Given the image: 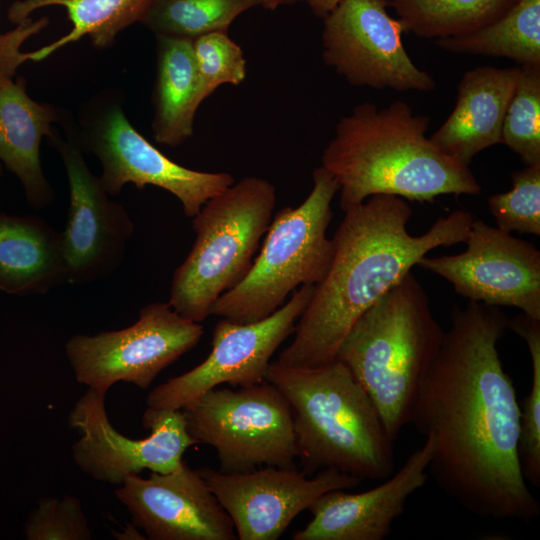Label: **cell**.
<instances>
[{"mask_svg": "<svg viewBox=\"0 0 540 540\" xmlns=\"http://www.w3.org/2000/svg\"><path fill=\"white\" fill-rule=\"evenodd\" d=\"M501 143L514 151L526 166L540 163V65L518 66Z\"/></svg>", "mask_w": 540, "mask_h": 540, "instance_id": "27", "label": "cell"}, {"mask_svg": "<svg viewBox=\"0 0 540 540\" xmlns=\"http://www.w3.org/2000/svg\"><path fill=\"white\" fill-rule=\"evenodd\" d=\"M204 333L169 304L154 302L129 327L95 335L77 334L65 353L78 383L106 394L118 382L146 389L158 374L193 349Z\"/></svg>", "mask_w": 540, "mask_h": 540, "instance_id": "10", "label": "cell"}, {"mask_svg": "<svg viewBox=\"0 0 540 540\" xmlns=\"http://www.w3.org/2000/svg\"><path fill=\"white\" fill-rule=\"evenodd\" d=\"M430 119L396 100L379 109L365 102L343 116L324 148L321 166L339 184L341 210L376 194L432 202L445 194L477 195L469 166L440 151L426 136Z\"/></svg>", "mask_w": 540, "mask_h": 540, "instance_id": "3", "label": "cell"}, {"mask_svg": "<svg viewBox=\"0 0 540 540\" xmlns=\"http://www.w3.org/2000/svg\"><path fill=\"white\" fill-rule=\"evenodd\" d=\"M275 204L273 184L248 176L201 207L193 217V246L172 276L168 304L177 313L203 322L214 302L246 276Z\"/></svg>", "mask_w": 540, "mask_h": 540, "instance_id": "6", "label": "cell"}, {"mask_svg": "<svg viewBox=\"0 0 540 540\" xmlns=\"http://www.w3.org/2000/svg\"><path fill=\"white\" fill-rule=\"evenodd\" d=\"M517 77L518 67L481 66L465 72L457 86L455 106L429 137L431 142L466 166L479 152L501 143Z\"/></svg>", "mask_w": 540, "mask_h": 540, "instance_id": "20", "label": "cell"}, {"mask_svg": "<svg viewBox=\"0 0 540 540\" xmlns=\"http://www.w3.org/2000/svg\"><path fill=\"white\" fill-rule=\"evenodd\" d=\"M434 440L413 451L402 467L373 489L360 493L332 490L308 508L312 519L293 540H383L407 499L427 482Z\"/></svg>", "mask_w": 540, "mask_h": 540, "instance_id": "19", "label": "cell"}, {"mask_svg": "<svg viewBox=\"0 0 540 540\" xmlns=\"http://www.w3.org/2000/svg\"><path fill=\"white\" fill-rule=\"evenodd\" d=\"M28 540H90L87 518L78 497H42L25 525Z\"/></svg>", "mask_w": 540, "mask_h": 540, "instance_id": "31", "label": "cell"}, {"mask_svg": "<svg viewBox=\"0 0 540 540\" xmlns=\"http://www.w3.org/2000/svg\"><path fill=\"white\" fill-rule=\"evenodd\" d=\"M512 188L487 199L497 227L540 235V163L511 173Z\"/></svg>", "mask_w": 540, "mask_h": 540, "instance_id": "29", "label": "cell"}, {"mask_svg": "<svg viewBox=\"0 0 540 540\" xmlns=\"http://www.w3.org/2000/svg\"><path fill=\"white\" fill-rule=\"evenodd\" d=\"M142 424L150 430L148 437L124 436L109 421L105 394L88 388L68 415L69 427L80 432L72 445L75 464L93 479L112 485L144 469L161 474L179 469L184 452L196 445L182 410L148 407Z\"/></svg>", "mask_w": 540, "mask_h": 540, "instance_id": "13", "label": "cell"}, {"mask_svg": "<svg viewBox=\"0 0 540 540\" xmlns=\"http://www.w3.org/2000/svg\"><path fill=\"white\" fill-rule=\"evenodd\" d=\"M133 525L152 540H235L230 516L198 470L185 462L149 478L129 475L115 491Z\"/></svg>", "mask_w": 540, "mask_h": 540, "instance_id": "18", "label": "cell"}, {"mask_svg": "<svg viewBox=\"0 0 540 540\" xmlns=\"http://www.w3.org/2000/svg\"><path fill=\"white\" fill-rule=\"evenodd\" d=\"M332 240L325 277L295 325L293 341L277 363L316 367L336 360L360 316L395 287L431 250L465 242L472 213L455 210L422 235L407 231L412 209L405 199L376 194L346 211Z\"/></svg>", "mask_w": 540, "mask_h": 540, "instance_id": "2", "label": "cell"}, {"mask_svg": "<svg viewBox=\"0 0 540 540\" xmlns=\"http://www.w3.org/2000/svg\"><path fill=\"white\" fill-rule=\"evenodd\" d=\"M202 102L193 39L156 36L152 120L156 142L177 147L189 139Z\"/></svg>", "mask_w": 540, "mask_h": 540, "instance_id": "22", "label": "cell"}, {"mask_svg": "<svg viewBox=\"0 0 540 540\" xmlns=\"http://www.w3.org/2000/svg\"><path fill=\"white\" fill-rule=\"evenodd\" d=\"M459 254L422 257L417 265L449 281L469 301L516 307L540 320V251L532 243L475 219Z\"/></svg>", "mask_w": 540, "mask_h": 540, "instance_id": "15", "label": "cell"}, {"mask_svg": "<svg viewBox=\"0 0 540 540\" xmlns=\"http://www.w3.org/2000/svg\"><path fill=\"white\" fill-rule=\"evenodd\" d=\"M307 3L312 13L324 18L341 0H302Z\"/></svg>", "mask_w": 540, "mask_h": 540, "instance_id": "32", "label": "cell"}, {"mask_svg": "<svg viewBox=\"0 0 540 540\" xmlns=\"http://www.w3.org/2000/svg\"><path fill=\"white\" fill-rule=\"evenodd\" d=\"M196 444L212 446L223 473L261 466L295 467L298 448L290 405L267 380L238 389L213 388L182 409Z\"/></svg>", "mask_w": 540, "mask_h": 540, "instance_id": "8", "label": "cell"}, {"mask_svg": "<svg viewBox=\"0 0 540 540\" xmlns=\"http://www.w3.org/2000/svg\"><path fill=\"white\" fill-rule=\"evenodd\" d=\"M266 380L287 399L298 458L308 475L324 469L385 480L395 466L394 441L370 396L340 361L316 367L270 362Z\"/></svg>", "mask_w": 540, "mask_h": 540, "instance_id": "4", "label": "cell"}, {"mask_svg": "<svg viewBox=\"0 0 540 540\" xmlns=\"http://www.w3.org/2000/svg\"><path fill=\"white\" fill-rule=\"evenodd\" d=\"M67 283L61 232L33 215L0 212V290L45 294Z\"/></svg>", "mask_w": 540, "mask_h": 540, "instance_id": "21", "label": "cell"}, {"mask_svg": "<svg viewBox=\"0 0 540 540\" xmlns=\"http://www.w3.org/2000/svg\"><path fill=\"white\" fill-rule=\"evenodd\" d=\"M298 1L302 0H263L262 7L273 11L281 5H292Z\"/></svg>", "mask_w": 540, "mask_h": 540, "instance_id": "33", "label": "cell"}, {"mask_svg": "<svg viewBox=\"0 0 540 540\" xmlns=\"http://www.w3.org/2000/svg\"><path fill=\"white\" fill-rule=\"evenodd\" d=\"M198 472L230 516L240 540L278 539L321 495L352 489L363 481L336 469L321 470L313 478L295 467L276 466L233 474L201 467Z\"/></svg>", "mask_w": 540, "mask_h": 540, "instance_id": "16", "label": "cell"}, {"mask_svg": "<svg viewBox=\"0 0 540 540\" xmlns=\"http://www.w3.org/2000/svg\"><path fill=\"white\" fill-rule=\"evenodd\" d=\"M508 317L496 306L454 305L410 423L434 450L428 473L473 515L529 523L540 514L519 457L520 405L497 344Z\"/></svg>", "mask_w": 540, "mask_h": 540, "instance_id": "1", "label": "cell"}, {"mask_svg": "<svg viewBox=\"0 0 540 540\" xmlns=\"http://www.w3.org/2000/svg\"><path fill=\"white\" fill-rule=\"evenodd\" d=\"M314 286H300L280 308L259 321L236 323L221 318L214 327L207 358L152 389L147 406L178 410L220 384L243 387L265 381L272 355L294 332Z\"/></svg>", "mask_w": 540, "mask_h": 540, "instance_id": "14", "label": "cell"}, {"mask_svg": "<svg viewBox=\"0 0 540 540\" xmlns=\"http://www.w3.org/2000/svg\"><path fill=\"white\" fill-rule=\"evenodd\" d=\"M48 143L58 152L69 185L67 222L61 232L67 283L88 284L112 275L122 263L134 223L126 208L112 200L84 158L77 126L62 112Z\"/></svg>", "mask_w": 540, "mask_h": 540, "instance_id": "11", "label": "cell"}, {"mask_svg": "<svg viewBox=\"0 0 540 540\" xmlns=\"http://www.w3.org/2000/svg\"><path fill=\"white\" fill-rule=\"evenodd\" d=\"M434 43L447 52L506 57L520 65H540V0H518L489 25L466 35L436 39Z\"/></svg>", "mask_w": 540, "mask_h": 540, "instance_id": "24", "label": "cell"}, {"mask_svg": "<svg viewBox=\"0 0 540 540\" xmlns=\"http://www.w3.org/2000/svg\"><path fill=\"white\" fill-rule=\"evenodd\" d=\"M263 0H150L141 23L156 36L194 39L225 31L243 12Z\"/></svg>", "mask_w": 540, "mask_h": 540, "instance_id": "26", "label": "cell"}, {"mask_svg": "<svg viewBox=\"0 0 540 540\" xmlns=\"http://www.w3.org/2000/svg\"><path fill=\"white\" fill-rule=\"evenodd\" d=\"M76 126L83 152L94 154L102 165L99 178L110 196L129 183L138 189L156 186L174 195L193 218L234 183L229 173L197 171L169 159L133 127L115 93L102 92L87 102Z\"/></svg>", "mask_w": 540, "mask_h": 540, "instance_id": "9", "label": "cell"}, {"mask_svg": "<svg viewBox=\"0 0 540 540\" xmlns=\"http://www.w3.org/2000/svg\"><path fill=\"white\" fill-rule=\"evenodd\" d=\"M518 0H391L405 32L426 39L469 34L498 20Z\"/></svg>", "mask_w": 540, "mask_h": 540, "instance_id": "25", "label": "cell"}, {"mask_svg": "<svg viewBox=\"0 0 540 540\" xmlns=\"http://www.w3.org/2000/svg\"><path fill=\"white\" fill-rule=\"evenodd\" d=\"M508 329L524 339L530 353L532 381L520 407L519 457L527 483L540 487V320L521 313L508 319Z\"/></svg>", "mask_w": 540, "mask_h": 540, "instance_id": "28", "label": "cell"}, {"mask_svg": "<svg viewBox=\"0 0 540 540\" xmlns=\"http://www.w3.org/2000/svg\"><path fill=\"white\" fill-rule=\"evenodd\" d=\"M389 0H341L324 18L322 59L350 85L399 92L434 90L431 74L404 48Z\"/></svg>", "mask_w": 540, "mask_h": 540, "instance_id": "12", "label": "cell"}, {"mask_svg": "<svg viewBox=\"0 0 540 540\" xmlns=\"http://www.w3.org/2000/svg\"><path fill=\"white\" fill-rule=\"evenodd\" d=\"M2 171H3V165H2V163L0 162V176L2 175Z\"/></svg>", "mask_w": 540, "mask_h": 540, "instance_id": "34", "label": "cell"}, {"mask_svg": "<svg viewBox=\"0 0 540 540\" xmlns=\"http://www.w3.org/2000/svg\"><path fill=\"white\" fill-rule=\"evenodd\" d=\"M149 3L150 0H20L10 5L8 19L18 24L37 9L48 6L65 8L72 23L70 32L35 51L23 52L24 62H39L83 36H88L98 49L112 46L122 30L141 22Z\"/></svg>", "mask_w": 540, "mask_h": 540, "instance_id": "23", "label": "cell"}, {"mask_svg": "<svg viewBox=\"0 0 540 540\" xmlns=\"http://www.w3.org/2000/svg\"><path fill=\"white\" fill-rule=\"evenodd\" d=\"M200 97L204 101L219 86L241 84L247 73L246 59L241 47L228 32L214 31L193 39Z\"/></svg>", "mask_w": 540, "mask_h": 540, "instance_id": "30", "label": "cell"}, {"mask_svg": "<svg viewBox=\"0 0 540 540\" xmlns=\"http://www.w3.org/2000/svg\"><path fill=\"white\" fill-rule=\"evenodd\" d=\"M444 332L410 272L360 316L338 349L336 360L366 390L394 442L410 423Z\"/></svg>", "mask_w": 540, "mask_h": 540, "instance_id": "5", "label": "cell"}, {"mask_svg": "<svg viewBox=\"0 0 540 540\" xmlns=\"http://www.w3.org/2000/svg\"><path fill=\"white\" fill-rule=\"evenodd\" d=\"M313 188L297 207H284L271 220L259 255L246 276L223 293L210 315L251 323L271 315L298 286L316 285L334 255L327 237L337 180L324 167L312 172Z\"/></svg>", "mask_w": 540, "mask_h": 540, "instance_id": "7", "label": "cell"}, {"mask_svg": "<svg viewBox=\"0 0 540 540\" xmlns=\"http://www.w3.org/2000/svg\"><path fill=\"white\" fill-rule=\"evenodd\" d=\"M49 23L47 17H30L0 35V162L21 183L26 201L35 210L50 206L55 198L40 162V143L48 137L62 111L33 100L17 68L24 63L21 45Z\"/></svg>", "mask_w": 540, "mask_h": 540, "instance_id": "17", "label": "cell"}]
</instances>
